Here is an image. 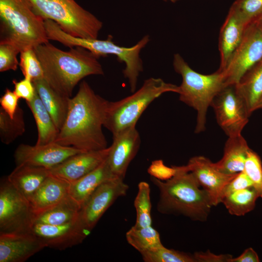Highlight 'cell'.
Returning <instances> with one entry per match:
<instances>
[{
  "mask_svg": "<svg viewBox=\"0 0 262 262\" xmlns=\"http://www.w3.org/2000/svg\"><path fill=\"white\" fill-rule=\"evenodd\" d=\"M109 103L82 81L76 95L69 99L66 119L55 142L82 151L107 148L102 128Z\"/></svg>",
  "mask_w": 262,
  "mask_h": 262,
  "instance_id": "1",
  "label": "cell"
},
{
  "mask_svg": "<svg viewBox=\"0 0 262 262\" xmlns=\"http://www.w3.org/2000/svg\"><path fill=\"white\" fill-rule=\"evenodd\" d=\"M74 47L64 51L49 42L33 48L42 66L44 79L54 90L68 98L85 77L104 74L99 58L86 49Z\"/></svg>",
  "mask_w": 262,
  "mask_h": 262,
  "instance_id": "2",
  "label": "cell"
},
{
  "mask_svg": "<svg viewBox=\"0 0 262 262\" xmlns=\"http://www.w3.org/2000/svg\"><path fill=\"white\" fill-rule=\"evenodd\" d=\"M159 190L157 211L166 214L182 215L194 221H206L214 206L209 193L200 188L193 174L185 165L179 166L176 175L164 181L151 177Z\"/></svg>",
  "mask_w": 262,
  "mask_h": 262,
  "instance_id": "3",
  "label": "cell"
},
{
  "mask_svg": "<svg viewBox=\"0 0 262 262\" xmlns=\"http://www.w3.org/2000/svg\"><path fill=\"white\" fill-rule=\"evenodd\" d=\"M45 28L48 39L56 41L69 48L81 47L90 51L98 58L109 55L116 56L117 59L125 65L123 70L124 77L127 79L130 90L135 91L138 79L143 71V64L140 52L150 41L148 35L144 36L135 45L131 47L116 45L109 37L106 40L85 38L73 36L65 32L54 21L44 20Z\"/></svg>",
  "mask_w": 262,
  "mask_h": 262,
  "instance_id": "4",
  "label": "cell"
},
{
  "mask_svg": "<svg viewBox=\"0 0 262 262\" xmlns=\"http://www.w3.org/2000/svg\"><path fill=\"white\" fill-rule=\"evenodd\" d=\"M0 43L19 51L49 42L44 19L34 12L29 0H0Z\"/></svg>",
  "mask_w": 262,
  "mask_h": 262,
  "instance_id": "5",
  "label": "cell"
},
{
  "mask_svg": "<svg viewBox=\"0 0 262 262\" xmlns=\"http://www.w3.org/2000/svg\"><path fill=\"white\" fill-rule=\"evenodd\" d=\"M173 66L182 78L179 86L180 100L194 109L197 113L195 132L205 131L207 110L217 94L226 85L224 73L217 70L202 74L193 70L179 54L175 53Z\"/></svg>",
  "mask_w": 262,
  "mask_h": 262,
  "instance_id": "6",
  "label": "cell"
},
{
  "mask_svg": "<svg viewBox=\"0 0 262 262\" xmlns=\"http://www.w3.org/2000/svg\"><path fill=\"white\" fill-rule=\"evenodd\" d=\"M167 92L179 94L180 87L161 78H150L129 96L109 101L104 127L114 135L136 124L147 106L156 98Z\"/></svg>",
  "mask_w": 262,
  "mask_h": 262,
  "instance_id": "7",
  "label": "cell"
},
{
  "mask_svg": "<svg viewBox=\"0 0 262 262\" xmlns=\"http://www.w3.org/2000/svg\"><path fill=\"white\" fill-rule=\"evenodd\" d=\"M35 13L78 37L98 38L103 23L75 0H29Z\"/></svg>",
  "mask_w": 262,
  "mask_h": 262,
  "instance_id": "8",
  "label": "cell"
},
{
  "mask_svg": "<svg viewBox=\"0 0 262 262\" xmlns=\"http://www.w3.org/2000/svg\"><path fill=\"white\" fill-rule=\"evenodd\" d=\"M34 214L30 202L9 181L0 185V233L31 230Z\"/></svg>",
  "mask_w": 262,
  "mask_h": 262,
  "instance_id": "9",
  "label": "cell"
},
{
  "mask_svg": "<svg viewBox=\"0 0 262 262\" xmlns=\"http://www.w3.org/2000/svg\"><path fill=\"white\" fill-rule=\"evenodd\" d=\"M211 106L218 124L228 137L241 134L250 114L235 84L223 88L214 97Z\"/></svg>",
  "mask_w": 262,
  "mask_h": 262,
  "instance_id": "10",
  "label": "cell"
},
{
  "mask_svg": "<svg viewBox=\"0 0 262 262\" xmlns=\"http://www.w3.org/2000/svg\"><path fill=\"white\" fill-rule=\"evenodd\" d=\"M262 60V29L256 22L246 27L243 37L223 72L226 85L237 84Z\"/></svg>",
  "mask_w": 262,
  "mask_h": 262,
  "instance_id": "11",
  "label": "cell"
},
{
  "mask_svg": "<svg viewBox=\"0 0 262 262\" xmlns=\"http://www.w3.org/2000/svg\"><path fill=\"white\" fill-rule=\"evenodd\" d=\"M31 230L46 247L60 250L81 244L91 231L81 215L74 221L60 225L33 223Z\"/></svg>",
  "mask_w": 262,
  "mask_h": 262,
  "instance_id": "12",
  "label": "cell"
},
{
  "mask_svg": "<svg viewBox=\"0 0 262 262\" xmlns=\"http://www.w3.org/2000/svg\"><path fill=\"white\" fill-rule=\"evenodd\" d=\"M129 186L124 179L114 178L100 184L82 206L81 216L91 230L115 200L125 196Z\"/></svg>",
  "mask_w": 262,
  "mask_h": 262,
  "instance_id": "13",
  "label": "cell"
},
{
  "mask_svg": "<svg viewBox=\"0 0 262 262\" xmlns=\"http://www.w3.org/2000/svg\"><path fill=\"white\" fill-rule=\"evenodd\" d=\"M84 152L56 142L43 145H19L14 153L16 165L26 164L48 169L61 164L70 157Z\"/></svg>",
  "mask_w": 262,
  "mask_h": 262,
  "instance_id": "14",
  "label": "cell"
},
{
  "mask_svg": "<svg viewBox=\"0 0 262 262\" xmlns=\"http://www.w3.org/2000/svg\"><path fill=\"white\" fill-rule=\"evenodd\" d=\"M141 142L139 133L132 126L113 135V142L106 159L115 178L124 179L128 167L136 155Z\"/></svg>",
  "mask_w": 262,
  "mask_h": 262,
  "instance_id": "15",
  "label": "cell"
},
{
  "mask_svg": "<svg viewBox=\"0 0 262 262\" xmlns=\"http://www.w3.org/2000/svg\"><path fill=\"white\" fill-rule=\"evenodd\" d=\"M45 247L31 230L0 233V262H24Z\"/></svg>",
  "mask_w": 262,
  "mask_h": 262,
  "instance_id": "16",
  "label": "cell"
},
{
  "mask_svg": "<svg viewBox=\"0 0 262 262\" xmlns=\"http://www.w3.org/2000/svg\"><path fill=\"white\" fill-rule=\"evenodd\" d=\"M185 166L200 186L211 195L214 206L220 203V195L225 186L238 174L229 175L220 171L214 163L203 156L191 158Z\"/></svg>",
  "mask_w": 262,
  "mask_h": 262,
  "instance_id": "17",
  "label": "cell"
},
{
  "mask_svg": "<svg viewBox=\"0 0 262 262\" xmlns=\"http://www.w3.org/2000/svg\"><path fill=\"white\" fill-rule=\"evenodd\" d=\"M109 150L107 147L79 153L49 169L50 173L71 183L99 166L106 159Z\"/></svg>",
  "mask_w": 262,
  "mask_h": 262,
  "instance_id": "18",
  "label": "cell"
},
{
  "mask_svg": "<svg viewBox=\"0 0 262 262\" xmlns=\"http://www.w3.org/2000/svg\"><path fill=\"white\" fill-rule=\"evenodd\" d=\"M248 25L239 12L231 5L220 30L218 43L220 65L218 70L223 71L225 69Z\"/></svg>",
  "mask_w": 262,
  "mask_h": 262,
  "instance_id": "19",
  "label": "cell"
},
{
  "mask_svg": "<svg viewBox=\"0 0 262 262\" xmlns=\"http://www.w3.org/2000/svg\"><path fill=\"white\" fill-rule=\"evenodd\" d=\"M70 182L50 174L30 201L34 216L58 204L69 196Z\"/></svg>",
  "mask_w": 262,
  "mask_h": 262,
  "instance_id": "20",
  "label": "cell"
},
{
  "mask_svg": "<svg viewBox=\"0 0 262 262\" xmlns=\"http://www.w3.org/2000/svg\"><path fill=\"white\" fill-rule=\"evenodd\" d=\"M50 175L49 169L22 164L16 165L7 178L15 188L30 202Z\"/></svg>",
  "mask_w": 262,
  "mask_h": 262,
  "instance_id": "21",
  "label": "cell"
},
{
  "mask_svg": "<svg viewBox=\"0 0 262 262\" xmlns=\"http://www.w3.org/2000/svg\"><path fill=\"white\" fill-rule=\"evenodd\" d=\"M249 149L241 134L229 137L225 145L222 158L214 163V165L225 174H236L243 171Z\"/></svg>",
  "mask_w": 262,
  "mask_h": 262,
  "instance_id": "22",
  "label": "cell"
},
{
  "mask_svg": "<svg viewBox=\"0 0 262 262\" xmlns=\"http://www.w3.org/2000/svg\"><path fill=\"white\" fill-rule=\"evenodd\" d=\"M33 83L44 106L60 131L66 117L70 98L56 91L44 78L36 80Z\"/></svg>",
  "mask_w": 262,
  "mask_h": 262,
  "instance_id": "23",
  "label": "cell"
},
{
  "mask_svg": "<svg viewBox=\"0 0 262 262\" xmlns=\"http://www.w3.org/2000/svg\"><path fill=\"white\" fill-rule=\"evenodd\" d=\"M115 178L105 161L97 168L70 183V196L82 207L94 191L102 183Z\"/></svg>",
  "mask_w": 262,
  "mask_h": 262,
  "instance_id": "24",
  "label": "cell"
},
{
  "mask_svg": "<svg viewBox=\"0 0 262 262\" xmlns=\"http://www.w3.org/2000/svg\"><path fill=\"white\" fill-rule=\"evenodd\" d=\"M235 85L251 115L256 110L262 97V60L247 71Z\"/></svg>",
  "mask_w": 262,
  "mask_h": 262,
  "instance_id": "25",
  "label": "cell"
},
{
  "mask_svg": "<svg viewBox=\"0 0 262 262\" xmlns=\"http://www.w3.org/2000/svg\"><path fill=\"white\" fill-rule=\"evenodd\" d=\"M81 206L70 195L56 206L34 216L33 223L60 225L74 221L81 215Z\"/></svg>",
  "mask_w": 262,
  "mask_h": 262,
  "instance_id": "26",
  "label": "cell"
},
{
  "mask_svg": "<svg viewBox=\"0 0 262 262\" xmlns=\"http://www.w3.org/2000/svg\"><path fill=\"white\" fill-rule=\"evenodd\" d=\"M35 121L38 137L36 145H43L54 142L59 132L52 117L36 93L33 98L26 102Z\"/></svg>",
  "mask_w": 262,
  "mask_h": 262,
  "instance_id": "27",
  "label": "cell"
},
{
  "mask_svg": "<svg viewBox=\"0 0 262 262\" xmlns=\"http://www.w3.org/2000/svg\"><path fill=\"white\" fill-rule=\"evenodd\" d=\"M259 196L253 187L238 190L225 196L222 200L229 213L242 216L253 210Z\"/></svg>",
  "mask_w": 262,
  "mask_h": 262,
  "instance_id": "28",
  "label": "cell"
},
{
  "mask_svg": "<svg viewBox=\"0 0 262 262\" xmlns=\"http://www.w3.org/2000/svg\"><path fill=\"white\" fill-rule=\"evenodd\" d=\"M128 243L140 253L162 245L159 232L151 226L143 228L132 226L126 233Z\"/></svg>",
  "mask_w": 262,
  "mask_h": 262,
  "instance_id": "29",
  "label": "cell"
},
{
  "mask_svg": "<svg viewBox=\"0 0 262 262\" xmlns=\"http://www.w3.org/2000/svg\"><path fill=\"white\" fill-rule=\"evenodd\" d=\"M25 131L22 109L18 106L13 118L0 108V138L1 142L9 145Z\"/></svg>",
  "mask_w": 262,
  "mask_h": 262,
  "instance_id": "30",
  "label": "cell"
},
{
  "mask_svg": "<svg viewBox=\"0 0 262 262\" xmlns=\"http://www.w3.org/2000/svg\"><path fill=\"white\" fill-rule=\"evenodd\" d=\"M150 188L149 184L145 181L139 182L138 192L134 201L136 210V222L133 227L143 228L151 226V203L150 201Z\"/></svg>",
  "mask_w": 262,
  "mask_h": 262,
  "instance_id": "31",
  "label": "cell"
},
{
  "mask_svg": "<svg viewBox=\"0 0 262 262\" xmlns=\"http://www.w3.org/2000/svg\"><path fill=\"white\" fill-rule=\"evenodd\" d=\"M141 254L146 262H196L194 254L169 249L163 245Z\"/></svg>",
  "mask_w": 262,
  "mask_h": 262,
  "instance_id": "32",
  "label": "cell"
},
{
  "mask_svg": "<svg viewBox=\"0 0 262 262\" xmlns=\"http://www.w3.org/2000/svg\"><path fill=\"white\" fill-rule=\"evenodd\" d=\"M20 54L19 66L24 78L33 82L44 78L42 66L33 49H26Z\"/></svg>",
  "mask_w": 262,
  "mask_h": 262,
  "instance_id": "33",
  "label": "cell"
},
{
  "mask_svg": "<svg viewBox=\"0 0 262 262\" xmlns=\"http://www.w3.org/2000/svg\"><path fill=\"white\" fill-rule=\"evenodd\" d=\"M243 171L249 178L252 186L262 198V164L259 155L250 148L248 150Z\"/></svg>",
  "mask_w": 262,
  "mask_h": 262,
  "instance_id": "34",
  "label": "cell"
},
{
  "mask_svg": "<svg viewBox=\"0 0 262 262\" xmlns=\"http://www.w3.org/2000/svg\"><path fill=\"white\" fill-rule=\"evenodd\" d=\"M232 5L248 24L262 17V0H236Z\"/></svg>",
  "mask_w": 262,
  "mask_h": 262,
  "instance_id": "35",
  "label": "cell"
},
{
  "mask_svg": "<svg viewBox=\"0 0 262 262\" xmlns=\"http://www.w3.org/2000/svg\"><path fill=\"white\" fill-rule=\"evenodd\" d=\"M20 51L14 45L0 43V72L16 70L19 65L17 56Z\"/></svg>",
  "mask_w": 262,
  "mask_h": 262,
  "instance_id": "36",
  "label": "cell"
},
{
  "mask_svg": "<svg viewBox=\"0 0 262 262\" xmlns=\"http://www.w3.org/2000/svg\"><path fill=\"white\" fill-rule=\"evenodd\" d=\"M179 166L171 167L165 165L162 160L153 161L147 169V172L152 177L160 180H167L178 173Z\"/></svg>",
  "mask_w": 262,
  "mask_h": 262,
  "instance_id": "37",
  "label": "cell"
},
{
  "mask_svg": "<svg viewBox=\"0 0 262 262\" xmlns=\"http://www.w3.org/2000/svg\"><path fill=\"white\" fill-rule=\"evenodd\" d=\"M253 187L249 178L243 171L238 173L224 187L220 197V203L226 196L238 190Z\"/></svg>",
  "mask_w": 262,
  "mask_h": 262,
  "instance_id": "38",
  "label": "cell"
},
{
  "mask_svg": "<svg viewBox=\"0 0 262 262\" xmlns=\"http://www.w3.org/2000/svg\"><path fill=\"white\" fill-rule=\"evenodd\" d=\"M12 82L14 85V92L19 98H23L26 102H30L33 98L36 91L33 82L24 78L19 81L13 80Z\"/></svg>",
  "mask_w": 262,
  "mask_h": 262,
  "instance_id": "39",
  "label": "cell"
},
{
  "mask_svg": "<svg viewBox=\"0 0 262 262\" xmlns=\"http://www.w3.org/2000/svg\"><path fill=\"white\" fill-rule=\"evenodd\" d=\"M19 98L15 93L6 88L0 98L1 108L11 117L13 118L18 107Z\"/></svg>",
  "mask_w": 262,
  "mask_h": 262,
  "instance_id": "40",
  "label": "cell"
},
{
  "mask_svg": "<svg viewBox=\"0 0 262 262\" xmlns=\"http://www.w3.org/2000/svg\"><path fill=\"white\" fill-rule=\"evenodd\" d=\"M194 256L196 262H230L232 258L231 255H216L209 250L195 252Z\"/></svg>",
  "mask_w": 262,
  "mask_h": 262,
  "instance_id": "41",
  "label": "cell"
},
{
  "mask_svg": "<svg viewBox=\"0 0 262 262\" xmlns=\"http://www.w3.org/2000/svg\"><path fill=\"white\" fill-rule=\"evenodd\" d=\"M260 259L257 253L251 247L246 249L237 258H232L230 262H259Z\"/></svg>",
  "mask_w": 262,
  "mask_h": 262,
  "instance_id": "42",
  "label": "cell"
},
{
  "mask_svg": "<svg viewBox=\"0 0 262 262\" xmlns=\"http://www.w3.org/2000/svg\"><path fill=\"white\" fill-rule=\"evenodd\" d=\"M254 22H256L262 29V17Z\"/></svg>",
  "mask_w": 262,
  "mask_h": 262,
  "instance_id": "43",
  "label": "cell"
},
{
  "mask_svg": "<svg viewBox=\"0 0 262 262\" xmlns=\"http://www.w3.org/2000/svg\"><path fill=\"white\" fill-rule=\"evenodd\" d=\"M262 97L260 100L259 103H258L257 107H256V110L259 109H262Z\"/></svg>",
  "mask_w": 262,
  "mask_h": 262,
  "instance_id": "44",
  "label": "cell"
},
{
  "mask_svg": "<svg viewBox=\"0 0 262 262\" xmlns=\"http://www.w3.org/2000/svg\"><path fill=\"white\" fill-rule=\"evenodd\" d=\"M171 0L172 2H175V1H177L178 0Z\"/></svg>",
  "mask_w": 262,
  "mask_h": 262,
  "instance_id": "45",
  "label": "cell"
}]
</instances>
